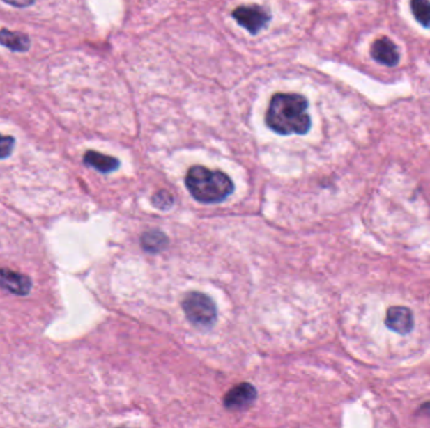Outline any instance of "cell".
<instances>
[{
  "label": "cell",
  "instance_id": "9c48e42d",
  "mask_svg": "<svg viewBox=\"0 0 430 428\" xmlns=\"http://www.w3.org/2000/svg\"><path fill=\"white\" fill-rule=\"evenodd\" d=\"M84 165L92 167L101 173H114L120 167V161L117 159L96 151H87L84 156Z\"/></svg>",
  "mask_w": 430,
  "mask_h": 428
},
{
  "label": "cell",
  "instance_id": "7c38bea8",
  "mask_svg": "<svg viewBox=\"0 0 430 428\" xmlns=\"http://www.w3.org/2000/svg\"><path fill=\"white\" fill-rule=\"evenodd\" d=\"M411 13L419 24L424 28H430V1L429 0H411Z\"/></svg>",
  "mask_w": 430,
  "mask_h": 428
},
{
  "label": "cell",
  "instance_id": "4fadbf2b",
  "mask_svg": "<svg viewBox=\"0 0 430 428\" xmlns=\"http://www.w3.org/2000/svg\"><path fill=\"white\" fill-rule=\"evenodd\" d=\"M153 205L159 210H169V209L173 207V195L167 191H164V190L156 192L153 196Z\"/></svg>",
  "mask_w": 430,
  "mask_h": 428
},
{
  "label": "cell",
  "instance_id": "2e32d148",
  "mask_svg": "<svg viewBox=\"0 0 430 428\" xmlns=\"http://www.w3.org/2000/svg\"><path fill=\"white\" fill-rule=\"evenodd\" d=\"M419 412L423 413V415H430V402H427L425 404H423V406L419 409Z\"/></svg>",
  "mask_w": 430,
  "mask_h": 428
},
{
  "label": "cell",
  "instance_id": "8992f818",
  "mask_svg": "<svg viewBox=\"0 0 430 428\" xmlns=\"http://www.w3.org/2000/svg\"><path fill=\"white\" fill-rule=\"evenodd\" d=\"M385 324L392 332L408 334L414 328V315L409 308L392 307L386 313Z\"/></svg>",
  "mask_w": 430,
  "mask_h": 428
},
{
  "label": "cell",
  "instance_id": "5bb4252c",
  "mask_svg": "<svg viewBox=\"0 0 430 428\" xmlns=\"http://www.w3.org/2000/svg\"><path fill=\"white\" fill-rule=\"evenodd\" d=\"M15 138L12 136L0 134V160L8 159L13 152Z\"/></svg>",
  "mask_w": 430,
  "mask_h": 428
},
{
  "label": "cell",
  "instance_id": "7a4b0ae2",
  "mask_svg": "<svg viewBox=\"0 0 430 428\" xmlns=\"http://www.w3.org/2000/svg\"><path fill=\"white\" fill-rule=\"evenodd\" d=\"M187 191L201 204H219L234 191V184L226 173L208 167L193 166L185 177Z\"/></svg>",
  "mask_w": 430,
  "mask_h": 428
},
{
  "label": "cell",
  "instance_id": "6da1fadb",
  "mask_svg": "<svg viewBox=\"0 0 430 428\" xmlns=\"http://www.w3.org/2000/svg\"><path fill=\"white\" fill-rule=\"evenodd\" d=\"M309 102L295 93H277L270 100L266 122L278 134H305L311 128Z\"/></svg>",
  "mask_w": 430,
  "mask_h": 428
},
{
  "label": "cell",
  "instance_id": "3957f363",
  "mask_svg": "<svg viewBox=\"0 0 430 428\" xmlns=\"http://www.w3.org/2000/svg\"><path fill=\"white\" fill-rule=\"evenodd\" d=\"M187 320L201 329H210L217 322V307L208 295L199 292L187 293L181 301Z\"/></svg>",
  "mask_w": 430,
  "mask_h": 428
},
{
  "label": "cell",
  "instance_id": "52a82bcc",
  "mask_svg": "<svg viewBox=\"0 0 430 428\" xmlns=\"http://www.w3.org/2000/svg\"><path fill=\"white\" fill-rule=\"evenodd\" d=\"M0 288L15 295H28L32 289V280L26 275L9 269H0Z\"/></svg>",
  "mask_w": 430,
  "mask_h": 428
},
{
  "label": "cell",
  "instance_id": "ba28073f",
  "mask_svg": "<svg viewBox=\"0 0 430 428\" xmlns=\"http://www.w3.org/2000/svg\"><path fill=\"white\" fill-rule=\"evenodd\" d=\"M371 57L380 64H384L386 67H394L400 61V54L397 45L392 39H376L371 47Z\"/></svg>",
  "mask_w": 430,
  "mask_h": 428
},
{
  "label": "cell",
  "instance_id": "8fae6325",
  "mask_svg": "<svg viewBox=\"0 0 430 428\" xmlns=\"http://www.w3.org/2000/svg\"><path fill=\"white\" fill-rule=\"evenodd\" d=\"M167 244H169V239L161 231L150 230L142 234V249L151 254H156V253H160L162 250L167 249Z\"/></svg>",
  "mask_w": 430,
  "mask_h": 428
},
{
  "label": "cell",
  "instance_id": "5b68a950",
  "mask_svg": "<svg viewBox=\"0 0 430 428\" xmlns=\"http://www.w3.org/2000/svg\"><path fill=\"white\" fill-rule=\"evenodd\" d=\"M257 398V390L251 383L234 386L224 396V407L229 411H243L251 407Z\"/></svg>",
  "mask_w": 430,
  "mask_h": 428
},
{
  "label": "cell",
  "instance_id": "30bf717a",
  "mask_svg": "<svg viewBox=\"0 0 430 428\" xmlns=\"http://www.w3.org/2000/svg\"><path fill=\"white\" fill-rule=\"evenodd\" d=\"M0 45L6 47L10 51L24 53L31 48V39L24 33L0 29Z\"/></svg>",
  "mask_w": 430,
  "mask_h": 428
},
{
  "label": "cell",
  "instance_id": "9a60e30c",
  "mask_svg": "<svg viewBox=\"0 0 430 428\" xmlns=\"http://www.w3.org/2000/svg\"><path fill=\"white\" fill-rule=\"evenodd\" d=\"M3 1L14 8H28L33 6L36 0H3Z\"/></svg>",
  "mask_w": 430,
  "mask_h": 428
},
{
  "label": "cell",
  "instance_id": "277c9868",
  "mask_svg": "<svg viewBox=\"0 0 430 428\" xmlns=\"http://www.w3.org/2000/svg\"><path fill=\"white\" fill-rule=\"evenodd\" d=\"M233 18L251 34H257L270 22V15L259 6H242L233 10Z\"/></svg>",
  "mask_w": 430,
  "mask_h": 428
}]
</instances>
